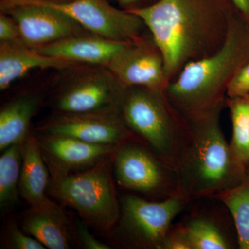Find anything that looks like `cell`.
Listing matches in <instances>:
<instances>
[{
  "mask_svg": "<svg viewBox=\"0 0 249 249\" xmlns=\"http://www.w3.org/2000/svg\"><path fill=\"white\" fill-rule=\"evenodd\" d=\"M236 10L231 0H159L131 12L160 48L170 82L187 64L220 49Z\"/></svg>",
  "mask_w": 249,
  "mask_h": 249,
  "instance_id": "1",
  "label": "cell"
},
{
  "mask_svg": "<svg viewBox=\"0 0 249 249\" xmlns=\"http://www.w3.org/2000/svg\"><path fill=\"white\" fill-rule=\"evenodd\" d=\"M249 60V22L236 10L222 47L187 64L167 88L172 106L187 121L226 105L228 86Z\"/></svg>",
  "mask_w": 249,
  "mask_h": 249,
  "instance_id": "2",
  "label": "cell"
},
{
  "mask_svg": "<svg viewBox=\"0 0 249 249\" xmlns=\"http://www.w3.org/2000/svg\"><path fill=\"white\" fill-rule=\"evenodd\" d=\"M227 105L188 121L191 139L178 168L180 194L188 202L214 199L242 181L247 168L235 158L223 134L222 109Z\"/></svg>",
  "mask_w": 249,
  "mask_h": 249,
  "instance_id": "3",
  "label": "cell"
},
{
  "mask_svg": "<svg viewBox=\"0 0 249 249\" xmlns=\"http://www.w3.org/2000/svg\"><path fill=\"white\" fill-rule=\"evenodd\" d=\"M111 154L76 172L67 171L44 157L50 175L49 194L74 209L82 220L103 235H110L120 216Z\"/></svg>",
  "mask_w": 249,
  "mask_h": 249,
  "instance_id": "4",
  "label": "cell"
},
{
  "mask_svg": "<svg viewBox=\"0 0 249 249\" xmlns=\"http://www.w3.org/2000/svg\"><path fill=\"white\" fill-rule=\"evenodd\" d=\"M120 114L137 137L178 170L190 139L188 121L172 106L165 91L126 88Z\"/></svg>",
  "mask_w": 249,
  "mask_h": 249,
  "instance_id": "5",
  "label": "cell"
},
{
  "mask_svg": "<svg viewBox=\"0 0 249 249\" xmlns=\"http://www.w3.org/2000/svg\"><path fill=\"white\" fill-rule=\"evenodd\" d=\"M126 88L107 67L75 63L55 70L46 101L51 111H120Z\"/></svg>",
  "mask_w": 249,
  "mask_h": 249,
  "instance_id": "6",
  "label": "cell"
},
{
  "mask_svg": "<svg viewBox=\"0 0 249 249\" xmlns=\"http://www.w3.org/2000/svg\"><path fill=\"white\" fill-rule=\"evenodd\" d=\"M116 183L123 189L164 200L180 194L178 170L141 140L118 145L111 154Z\"/></svg>",
  "mask_w": 249,
  "mask_h": 249,
  "instance_id": "7",
  "label": "cell"
},
{
  "mask_svg": "<svg viewBox=\"0 0 249 249\" xmlns=\"http://www.w3.org/2000/svg\"><path fill=\"white\" fill-rule=\"evenodd\" d=\"M188 203L181 194L160 201L126 195L120 200V216L110 234L125 248L163 249L173 221Z\"/></svg>",
  "mask_w": 249,
  "mask_h": 249,
  "instance_id": "8",
  "label": "cell"
},
{
  "mask_svg": "<svg viewBox=\"0 0 249 249\" xmlns=\"http://www.w3.org/2000/svg\"><path fill=\"white\" fill-rule=\"evenodd\" d=\"M34 129L36 133L67 136L91 143L113 146L129 141H142L126 125L120 111H51L36 124Z\"/></svg>",
  "mask_w": 249,
  "mask_h": 249,
  "instance_id": "9",
  "label": "cell"
},
{
  "mask_svg": "<svg viewBox=\"0 0 249 249\" xmlns=\"http://www.w3.org/2000/svg\"><path fill=\"white\" fill-rule=\"evenodd\" d=\"M107 67L125 88L142 87L165 91L170 83L163 55L147 29L135 40L126 42Z\"/></svg>",
  "mask_w": 249,
  "mask_h": 249,
  "instance_id": "10",
  "label": "cell"
},
{
  "mask_svg": "<svg viewBox=\"0 0 249 249\" xmlns=\"http://www.w3.org/2000/svg\"><path fill=\"white\" fill-rule=\"evenodd\" d=\"M54 72L29 80L1 101L0 106V151L22 142L33 127L31 121L42 107L53 83Z\"/></svg>",
  "mask_w": 249,
  "mask_h": 249,
  "instance_id": "11",
  "label": "cell"
},
{
  "mask_svg": "<svg viewBox=\"0 0 249 249\" xmlns=\"http://www.w3.org/2000/svg\"><path fill=\"white\" fill-rule=\"evenodd\" d=\"M0 11L14 18L24 45L37 49L68 37L91 33L73 18L49 5L26 3Z\"/></svg>",
  "mask_w": 249,
  "mask_h": 249,
  "instance_id": "12",
  "label": "cell"
},
{
  "mask_svg": "<svg viewBox=\"0 0 249 249\" xmlns=\"http://www.w3.org/2000/svg\"><path fill=\"white\" fill-rule=\"evenodd\" d=\"M22 155L19 181L21 196L33 209L65 212L61 206L47 196L50 175L34 129L22 142Z\"/></svg>",
  "mask_w": 249,
  "mask_h": 249,
  "instance_id": "13",
  "label": "cell"
},
{
  "mask_svg": "<svg viewBox=\"0 0 249 249\" xmlns=\"http://www.w3.org/2000/svg\"><path fill=\"white\" fill-rule=\"evenodd\" d=\"M35 133L46 160L70 172L91 168L111 155L116 147L91 143L67 136Z\"/></svg>",
  "mask_w": 249,
  "mask_h": 249,
  "instance_id": "14",
  "label": "cell"
},
{
  "mask_svg": "<svg viewBox=\"0 0 249 249\" xmlns=\"http://www.w3.org/2000/svg\"><path fill=\"white\" fill-rule=\"evenodd\" d=\"M76 62L48 56L22 42H0V91L36 70H61Z\"/></svg>",
  "mask_w": 249,
  "mask_h": 249,
  "instance_id": "15",
  "label": "cell"
},
{
  "mask_svg": "<svg viewBox=\"0 0 249 249\" xmlns=\"http://www.w3.org/2000/svg\"><path fill=\"white\" fill-rule=\"evenodd\" d=\"M125 43L88 33L35 49L53 58L107 67L114 55Z\"/></svg>",
  "mask_w": 249,
  "mask_h": 249,
  "instance_id": "16",
  "label": "cell"
},
{
  "mask_svg": "<svg viewBox=\"0 0 249 249\" xmlns=\"http://www.w3.org/2000/svg\"><path fill=\"white\" fill-rule=\"evenodd\" d=\"M65 212L53 213L31 208L23 216L22 229L46 249H68L71 237Z\"/></svg>",
  "mask_w": 249,
  "mask_h": 249,
  "instance_id": "17",
  "label": "cell"
},
{
  "mask_svg": "<svg viewBox=\"0 0 249 249\" xmlns=\"http://www.w3.org/2000/svg\"><path fill=\"white\" fill-rule=\"evenodd\" d=\"M182 227L191 249H230L233 242L214 218L203 214L191 216Z\"/></svg>",
  "mask_w": 249,
  "mask_h": 249,
  "instance_id": "18",
  "label": "cell"
},
{
  "mask_svg": "<svg viewBox=\"0 0 249 249\" xmlns=\"http://www.w3.org/2000/svg\"><path fill=\"white\" fill-rule=\"evenodd\" d=\"M231 214L239 249H249V165L238 185L216 196Z\"/></svg>",
  "mask_w": 249,
  "mask_h": 249,
  "instance_id": "19",
  "label": "cell"
},
{
  "mask_svg": "<svg viewBox=\"0 0 249 249\" xmlns=\"http://www.w3.org/2000/svg\"><path fill=\"white\" fill-rule=\"evenodd\" d=\"M22 143L13 144L1 152L0 157V208L2 211L14 206L20 195Z\"/></svg>",
  "mask_w": 249,
  "mask_h": 249,
  "instance_id": "20",
  "label": "cell"
},
{
  "mask_svg": "<svg viewBox=\"0 0 249 249\" xmlns=\"http://www.w3.org/2000/svg\"><path fill=\"white\" fill-rule=\"evenodd\" d=\"M227 107L231 118L232 153L246 168L249 165V95L227 98Z\"/></svg>",
  "mask_w": 249,
  "mask_h": 249,
  "instance_id": "21",
  "label": "cell"
},
{
  "mask_svg": "<svg viewBox=\"0 0 249 249\" xmlns=\"http://www.w3.org/2000/svg\"><path fill=\"white\" fill-rule=\"evenodd\" d=\"M1 248L9 249H45L40 242L21 230L14 219L5 223L1 236Z\"/></svg>",
  "mask_w": 249,
  "mask_h": 249,
  "instance_id": "22",
  "label": "cell"
},
{
  "mask_svg": "<svg viewBox=\"0 0 249 249\" xmlns=\"http://www.w3.org/2000/svg\"><path fill=\"white\" fill-rule=\"evenodd\" d=\"M249 95V60L238 70L231 80L227 98L242 97Z\"/></svg>",
  "mask_w": 249,
  "mask_h": 249,
  "instance_id": "23",
  "label": "cell"
},
{
  "mask_svg": "<svg viewBox=\"0 0 249 249\" xmlns=\"http://www.w3.org/2000/svg\"><path fill=\"white\" fill-rule=\"evenodd\" d=\"M75 234L77 240L83 248L86 249H110L109 245L95 238L89 230V226L82 220H74Z\"/></svg>",
  "mask_w": 249,
  "mask_h": 249,
  "instance_id": "24",
  "label": "cell"
},
{
  "mask_svg": "<svg viewBox=\"0 0 249 249\" xmlns=\"http://www.w3.org/2000/svg\"><path fill=\"white\" fill-rule=\"evenodd\" d=\"M0 42H22L18 23L2 11H0Z\"/></svg>",
  "mask_w": 249,
  "mask_h": 249,
  "instance_id": "25",
  "label": "cell"
},
{
  "mask_svg": "<svg viewBox=\"0 0 249 249\" xmlns=\"http://www.w3.org/2000/svg\"><path fill=\"white\" fill-rule=\"evenodd\" d=\"M163 249H191L189 241L181 224L170 228L165 237Z\"/></svg>",
  "mask_w": 249,
  "mask_h": 249,
  "instance_id": "26",
  "label": "cell"
},
{
  "mask_svg": "<svg viewBox=\"0 0 249 249\" xmlns=\"http://www.w3.org/2000/svg\"><path fill=\"white\" fill-rule=\"evenodd\" d=\"M118 6L126 11H132L134 10L147 7L155 4L159 0H116Z\"/></svg>",
  "mask_w": 249,
  "mask_h": 249,
  "instance_id": "27",
  "label": "cell"
},
{
  "mask_svg": "<svg viewBox=\"0 0 249 249\" xmlns=\"http://www.w3.org/2000/svg\"><path fill=\"white\" fill-rule=\"evenodd\" d=\"M71 0H0V9H5L14 5L26 4V3H50L58 4Z\"/></svg>",
  "mask_w": 249,
  "mask_h": 249,
  "instance_id": "28",
  "label": "cell"
},
{
  "mask_svg": "<svg viewBox=\"0 0 249 249\" xmlns=\"http://www.w3.org/2000/svg\"><path fill=\"white\" fill-rule=\"evenodd\" d=\"M235 9L249 22V0H231Z\"/></svg>",
  "mask_w": 249,
  "mask_h": 249,
  "instance_id": "29",
  "label": "cell"
}]
</instances>
